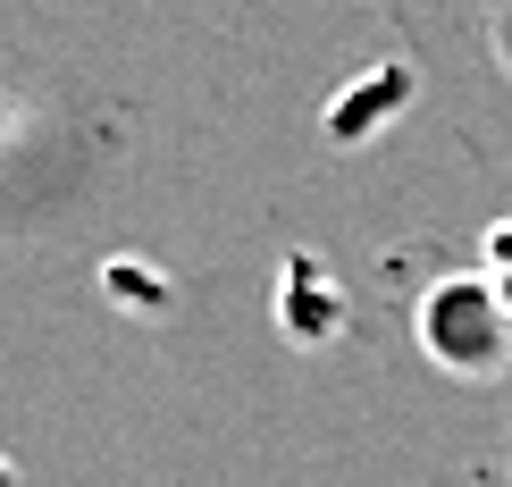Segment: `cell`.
<instances>
[{
    "mask_svg": "<svg viewBox=\"0 0 512 487\" xmlns=\"http://www.w3.org/2000/svg\"><path fill=\"white\" fill-rule=\"evenodd\" d=\"M412 336H420V353H429L445 378H496V370H512V320H504L496 286H487L479 269L437 278L429 294H420Z\"/></svg>",
    "mask_w": 512,
    "mask_h": 487,
    "instance_id": "obj_1",
    "label": "cell"
},
{
    "mask_svg": "<svg viewBox=\"0 0 512 487\" xmlns=\"http://www.w3.org/2000/svg\"><path fill=\"white\" fill-rule=\"evenodd\" d=\"M479 278L496 286V303H504V320H512V219L487 227V244H479Z\"/></svg>",
    "mask_w": 512,
    "mask_h": 487,
    "instance_id": "obj_2",
    "label": "cell"
}]
</instances>
